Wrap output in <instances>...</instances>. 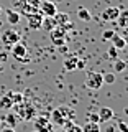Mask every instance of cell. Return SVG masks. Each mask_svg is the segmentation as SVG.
I'll list each match as a JSON object with an SVG mask.
<instances>
[{
	"instance_id": "1",
	"label": "cell",
	"mask_w": 128,
	"mask_h": 132,
	"mask_svg": "<svg viewBox=\"0 0 128 132\" xmlns=\"http://www.w3.org/2000/svg\"><path fill=\"white\" fill-rule=\"evenodd\" d=\"M74 117H76V112H74L69 106H59V107H56V109H53L49 121L53 124H56V126L64 127V126H67L69 122H74Z\"/></svg>"
},
{
	"instance_id": "2",
	"label": "cell",
	"mask_w": 128,
	"mask_h": 132,
	"mask_svg": "<svg viewBox=\"0 0 128 132\" xmlns=\"http://www.w3.org/2000/svg\"><path fill=\"white\" fill-rule=\"evenodd\" d=\"M15 112L18 116L22 121H33V117H35V107L31 104H28V102H18V104H15Z\"/></svg>"
},
{
	"instance_id": "3",
	"label": "cell",
	"mask_w": 128,
	"mask_h": 132,
	"mask_svg": "<svg viewBox=\"0 0 128 132\" xmlns=\"http://www.w3.org/2000/svg\"><path fill=\"white\" fill-rule=\"evenodd\" d=\"M12 56H13L16 61H20V63H28V61H30L28 50L22 41H18V43H15L13 46H12Z\"/></svg>"
},
{
	"instance_id": "4",
	"label": "cell",
	"mask_w": 128,
	"mask_h": 132,
	"mask_svg": "<svg viewBox=\"0 0 128 132\" xmlns=\"http://www.w3.org/2000/svg\"><path fill=\"white\" fill-rule=\"evenodd\" d=\"M104 84V74L97 73V71H89L85 76V86L89 89H100Z\"/></svg>"
},
{
	"instance_id": "5",
	"label": "cell",
	"mask_w": 128,
	"mask_h": 132,
	"mask_svg": "<svg viewBox=\"0 0 128 132\" xmlns=\"http://www.w3.org/2000/svg\"><path fill=\"white\" fill-rule=\"evenodd\" d=\"M22 101H23L22 94L7 93L5 96L0 97V107H2V109H10V107H13L15 104H18V102H22Z\"/></svg>"
},
{
	"instance_id": "6",
	"label": "cell",
	"mask_w": 128,
	"mask_h": 132,
	"mask_svg": "<svg viewBox=\"0 0 128 132\" xmlns=\"http://www.w3.org/2000/svg\"><path fill=\"white\" fill-rule=\"evenodd\" d=\"M66 31L63 27H56L53 28L51 31H49V36H51V41L53 45H56V46H63V45L66 43V40H67V35H66Z\"/></svg>"
},
{
	"instance_id": "7",
	"label": "cell",
	"mask_w": 128,
	"mask_h": 132,
	"mask_svg": "<svg viewBox=\"0 0 128 132\" xmlns=\"http://www.w3.org/2000/svg\"><path fill=\"white\" fill-rule=\"evenodd\" d=\"M0 38H2V43L3 45H7V46H13L15 43H18L20 40V33L16 31V30H13V28H8V30H5L2 33V36H0Z\"/></svg>"
},
{
	"instance_id": "8",
	"label": "cell",
	"mask_w": 128,
	"mask_h": 132,
	"mask_svg": "<svg viewBox=\"0 0 128 132\" xmlns=\"http://www.w3.org/2000/svg\"><path fill=\"white\" fill-rule=\"evenodd\" d=\"M33 126H35V130H38V132H51L53 130V122L49 121V117H46V116L36 117Z\"/></svg>"
},
{
	"instance_id": "9",
	"label": "cell",
	"mask_w": 128,
	"mask_h": 132,
	"mask_svg": "<svg viewBox=\"0 0 128 132\" xmlns=\"http://www.w3.org/2000/svg\"><path fill=\"white\" fill-rule=\"evenodd\" d=\"M40 13L43 16H48V18H53L56 13H57V8L53 2H48V0H43V2H40Z\"/></svg>"
},
{
	"instance_id": "10",
	"label": "cell",
	"mask_w": 128,
	"mask_h": 132,
	"mask_svg": "<svg viewBox=\"0 0 128 132\" xmlns=\"http://www.w3.org/2000/svg\"><path fill=\"white\" fill-rule=\"evenodd\" d=\"M118 13H120V8L118 7H107L104 12H102L100 18L104 20V22H115V20L118 18Z\"/></svg>"
},
{
	"instance_id": "11",
	"label": "cell",
	"mask_w": 128,
	"mask_h": 132,
	"mask_svg": "<svg viewBox=\"0 0 128 132\" xmlns=\"http://www.w3.org/2000/svg\"><path fill=\"white\" fill-rule=\"evenodd\" d=\"M41 25H43V15L40 12H35V13L28 15V27L31 30H40Z\"/></svg>"
},
{
	"instance_id": "12",
	"label": "cell",
	"mask_w": 128,
	"mask_h": 132,
	"mask_svg": "<svg viewBox=\"0 0 128 132\" xmlns=\"http://www.w3.org/2000/svg\"><path fill=\"white\" fill-rule=\"evenodd\" d=\"M113 111L110 109V107H100V111H99V117H100V122H109L113 119Z\"/></svg>"
},
{
	"instance_id": "13",
	"label": "cell",
	"mask_w": 128,
	"mask_h": 132,
	"mask_svg": "<svg viewBox=\"0 0 128 132\" xmlns=\"http://www.w3.org/2000/svg\"><path fill=\"white\" fill-rule=\"evenodd\" d=\"M7 20H8V23H10V25H18L20 20H22V13L10 8V10H7Z\"/></svg>"
},
{
	"instance_id": "14",
	"label": "cell",
	"mask_w": 128,
	"mask_h": 132,
	"mask_svg": "<svg viewBox=\"0 0 128 132\" xmlns=\"http://www.w3.org/2000/svg\"><path fill=\"white\" fill-rule=\"evenodd\" d=\"M77 61H79V58H77V56H69V58H66V61H64V68L67 69V71L77 69Z\"/></svg>"
},
{
	"instance_id": "15",
	"label": "cell",
	"mask_w": 128,
	"mask_h": 132,
	"mask_svg": "<svg viewBox=\"0 0 128 132\" xmlns=\"http://www.w3.org/2000/svg\"><path fill=\"white\" fill-rule=\"evenodd\" d=\"M82 132H100V124L99 122H85L82 126Z\"/></svg>"
},
{
	"instance_id": "16",
	"label": "cell",
	"mask_w": 128,
	"mask_h": 132,
	"mask_svg": "<svg viewBox=\"0 0 128 132\" xmlns=\"http://www.w3.org/2000/svg\"><path fill=\"white\" fill-rule=\"evenodd\" d=\"M112 45H113V48H117V50H125V46H126L125 40H123L120 35H117V33H115L113 38H112Z\"/></svg>"
},
{
	"instance_id": "17",
	"label": "cell",
	"mask_w": 128,
	"mask_h": 132,
	"mask_svg": "<svg viewBox=\"0 0 128 132\" xmlns=\"http://www.w3.org/2000/svg\"><path fill=\"white\" fill-rule=\"evenodd\" d=\"M77 16H79V18L82 20V22H89V20L92 18L90 12H89L85 7H79V8H77Z\"/></svg>"
},
{
	"instance_id": "18",
	"label": "cell",
	"mask_w": 128,
	"mask_h": 132,
	"mask_svg": "<svg viewBox=\"0 0 128 132\" xmlns=\"http://www.w3.org/2000/svg\"><path fill=\"white\" fill-rule=\"evenodd\" d=\"M54 27H56L54 18H48V16H43V25H41V28H44V30L51 31Z\"/></svg>"
},
{
	"instance_id": "19",
	"label": "cell",
	"mask_w": 128,
	"mask_h": 132,
	"mask_svg": "<svg viewBox=\"0 0 128 132\" xmlns=\"http://www.w3.org/2000/svg\"><path fill=\"white\" fill-rule=\"evenodd\" d=\"M126 66H128V63L126 61H123V60H115V64H113V69L117 73H123L126 69Z\"/></svg>"
},
{
	"instance_id": "20",
	"label": "cell",
	"mask_w": 128,
	"mask_h": 132,
	"mask_svg": "<svg viewBox=\"0 0 128 132\" xmlns=\"http://www.w3.org/2000/svg\"><path fill=\"white\" fill-rule=\"evenodd\" d=\"M118 22H120L122 27H125L128 25V10H120V13H118Z\"/></svg>"
},
{
	"instance_id": "21",
	"label": "cell",
	"mask_w": 128,
	"mask_h": 132,
	"mask_svg": "<svg viewBox=\"0 0 128 132\" xmlns=\"http://www.w3.org/2000/svg\"><path fill=\"white\" fill-rule=\"evenodd\" d=\"M64 127H66L64 132H82V127L77 126V124H74V122H69L67 126H64Z\"/></svg>"
},
{
	"instance_id": "22",
	"label": "cell",
	"mask_w": 128,
	"mask_h": 132,
	"mask_svg": "<svg viewBox=\"0 0 128 132\" xmlns=\"http://www.w3.org/2000/svg\"><path fill=\"white\" fill-rule=\"evenodd\" d=\"M104 82H107V84H113V82H115V74L113 73L104 74Z\"/></svg>"
},
{
	"instance_id": "23",
	"label": "cell",
	"mask_w": 128,
	"mask_h": 132,
	"mask_svg": "<svg viewBox=\"0 0 128 132\" xmlns=\"http://www.w3.org/2000/svg\"><path fill=\"white\" fill-rule=\"evenodd\" d=\"M113 35H115L113 30H105L104 33H102V38H104V41H109V40L113 38Z\"/></svg>"
},
{
	"instance_id": "24",
	"label": "cell",
	"mask_w": 128,
	"mask_h": 132,
	"mask_svg": "<svg viewBox=\"0 0 128 132\" xmlns=\"http://www.w3.org/2000/svg\"><path fill=\"white\" fill-rule=\"evenodd\" d=\"M117 56H118V50L112 46V48L109 50V58H110V60H113V61H115V60H117Z\"/></svg>"
},
{
	"instance_id": "25",
	"label": "cell",
	"mask_w": 128,
	"mask_h": 132,
	"mask_svg": "<svg viewBox=\"0 0 128 132\" xmlns=\"http://www.w3.org/2000/svg\"><path fill=\"white\" fill-rule=\"evenodd\" d=\"M118 129H120L122 132H128V124L120 119V121H118Z\"/></svg>"
},
{
	"instance_id": "26",
	"label": "cell",
	"mask_w": 128,
	"mask_h": 132,
	"mask_svg": "<svg viewBox=\"0 0 128 132\" xmlns=\"http://www.w3.org/2000/svg\"><path fill=\"white\" fill-rule=\"evenodd\" d=\"M89 121L90 122H99V124H100V117H99V114H89Z\"/></svg>"
},
{
	"instance_id": "27",
	"label": "cell",
	"mask_w": 128,
	"mask_h": 132,
	"mask_svg": "<svg viewBox=\"0 0 128 132\" xmlns=\"http://www.w3.org/2000/svg\"><path fill=\"white\" fill-rule=\"evenodd\" d=\"M15 117H16L15 114H10V116L7 117V119H8V124H10V127H13L15 124H16V119H15Z\"/></svg>"
},
{
	"instance_id": "28",
	"label": "cell",
	"mask_w": 128,
	"mask_h": 132,
	"mask_svg": "<svg viewBox=\"0 0 128 132\" xmlns=\"http://www.w3.org/2000/svg\"><path fill=\"white\" fill-rule=\"evenodd\" d=\"M120 36H122L123 40H125V43L128 45V27H123V33H122Z\"/></svg>"
},
{
	"instance_id": "29",
	"label": "cell",
	"mask_w": 128,
	"mask_h": 132,
	"mask_svg": "<svg viewBox=\"0 0 128 132\" xmlns=\"http://www.w3.org/2000/svg\"><path fill=\"white\" fill-rule=\"evenodd\" d=\"M0 132H15V129H13V127H10V126H7V127H3Z\"/></svg>"
},
{
	"instance_id": "30",
	"label": "cell",
	"mask_w": 128,
	"mask_h": 132,
	"mask_svg": "<svg viewBox=\"0 0 128 132\" xmlns=\"http://www.w3.org/2000/svg\"><path fill=\"white\" fill-rule=\"evenodd\" d=\"M2 71H3V66H2V64H0V73H2Z\"/></svg>"
},
{
	"instance_id": "31",
	"label": "cell",
	"mask_w": 128,
	"mask_h": 132,
	"mask_svg": "<svg viewBox=\"0 0 128 132\" xmlns=\"http://www.w3.org/2000/svg\"><path fill=\"white\" fill-rule=\"evenodd\" d=\"M0 15H2V7H0Z\"/></svg>"
},
{
	"instance_id": "32",
	"label": "cell",
	"mask_w": 128,
	"mask_h": 132,
	"mask_svg": "<svg viewBox=\"0 0 128 132\" xmlns=\"http://www.w3.org/2000/svg\"><path fill=\"white\" fill-rule=\"evenodd\" d=\"M31 132H38V130H31Z\"/></svg>"
},
{
	"instance_id": "33",
	"label": "cell",
	"mask_w": 128,
	"mask_h": 132,
	"mask_svg": "<svg viewBox=\"0 0 128 132\" xmlns=\"http://www.w3.org/2000/svg\"><path fill=\"white\" fill-rule=\"evenodd\" d=\"M61 132H64V130H61Z\"/></svg>"
}]
</instances>
